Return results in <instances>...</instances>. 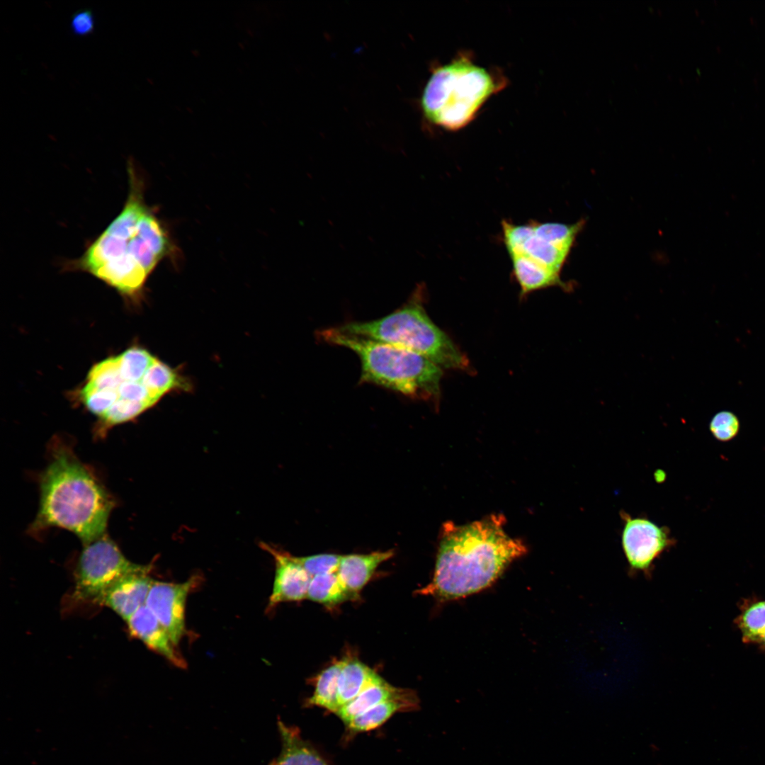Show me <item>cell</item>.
Returning <instances> with one entry per match:
<instances>
[{
	"mask_svg": "<svg viewBox=\"0 0 765 765\" xmlns=\"http://www.w3.org/2000/svg\"><path fill=\"white\" fill-rule=\"evenodd\" d=\"M742 640L757 643L765 633V599L745 601L735 620Z\"/></svg>",
	"mask_w": 765,
	"mask_h": 765,
	"instance_id": "cell-23",
	"label": "cell"
},
{
	"mask_svg": "<svg viewBox=\"0 0 765 765\" xmlns=\"http://www.w3.org/2000/svg\"><path fill=\"white\" fill-rule=\"evenodd\" d=\"M394 555L392 550L341 557L337 574L352 599H356L378 567Z\"/></svg>",
	"mask_w": 765,
	"mask_h": 765,
	"instance_id": "cell-16",
	"label": "cell"
},
{
	"mask_svg": "<svg viewBox=\"0 0 765 765\" xmlns=\"http://www.w3.org/2000/svg\"><path fill=\"white\" fill-rule=\"evenodd\" d=\"M740 429L737 416L732 412L721 411L711 419L709 429L713 437L720 442H728L735 438Z\"/></svg>",
	"mask_w": 765,
	"mask_h": 765,
	"instance_id": "cell-24",
	"label": "cell"
},
{
	"mask_svg": "<svg viewBox=\"0 0 765 765\" xmlns=\"http://www.w3.org/2000/svg\"><path fill=\"white\" fill-rule=\"evenodd\" d=\"M307 599L327 607H334L352 599L336 572L312 577Z\"/></svg>",
	"mask_w": 765,
	"mask_h": 765,
	"instance_id": "cell-22",
	"label": "cell"
},
{
	"mask_svg": "<svg viewBox=\"0 0 765 765\" xmlns=\"http://www.w3.org/2000/svg\"><path fill=\"white\" fill-rule=\"evenodd\" d=\"M40 490L33 532L59 527L76 535L84 545L105 534L113 500L69 448H52L40 476Z\"/></svg>",
	"mask_w": 765,
	"mask_h": 765,
	"instance_id": "cell-3",
	"label": "cell"
},
{
	"mask_svg": "<svg viewBox=\"0 0 765 765\" xmlns=\"http://www.w3.org/2000/svg\"><path fill=\"white\" fill-rule=\"evenodd\" d=\"M504 523L499 515L463 526L446 523L432 579L418 593L450 601L491 586L514 560L526 553L522 541L506 534Z\"/></svg>",
	"mask_w": 765,
	"mask_h": 765,
	"instance_id": "cell-2",
	"label": "cell"
},
{
	"mask_svg": "<svg viewBox=\"0 0 765 765\" xmlns=\"http://www.w3.org/2000/svg\"><path fill=\"white\" fill-rule=\"evenodd\" d=\"M343 667V659L322 670L315 680L314 692L306 704L324 708L335 714L339 709L338 684Z\"/></svg>",
	"mask_w": 765,
	"mask_h": 765,
	"instance_id": "cell-21",
	"label": "cell"
},
{
	"mask_svg": "<svg viewBox=\"0 0 765 765\" xmlns=\"http://www.w3.org/2000/svg\"><path fill=\"white\" fill-rule=\"evenodd\" d=\"M156 358L134 346L91 368L79 397L103 427L134 419L157 403L146 378Z\"/></svg>",
	"mask_w": 765,
	"mask_h": 765,
	"instance_id": "cell-5",
	"label": "cell"
},
{
	"mask_svg": "<svg viewBox=\"0 0 765 765\" xmlns=\"http://www.w3.org/2000/svg\"><path fill=\"white\" fill-rule=\"evenodd\" d=\"M149 570V566L128 560L117 545L104 534L84 545L76 569L74 595L78 600L96 603L120 579Z\"/></svg>",
	"mask_w": 765,
	"mask_h": 765,
	"instance_id": "cell-8",
	"label": "cell"
},
{
	"mask_svg": "<svg viewBox=\"0 0 765 765\" xmlns=\"http://www.w3.org/2000/svg\"><path fill=\"white\" fill-rule=\"evenodd\" d=\"M623 523L621 545L629 572L651 577L655 561L675 544L668 527L659 526L645 516L620 513Z\"/></svg>",
	"mask_w": 765,
	"mask_h": 765,
	"instance_id": "cell-9",
	"label": "cell"
},
{
	"mask_svg": "<svg viewBox=\"0 0 765 765\" xmlns=\"http://www.w3.org/2000/svg\"><path fill=\"white\" fill-rule=\"evenodd\" d=\"M420 285L407 301L391 313L367 322L334 327L341 332L387 343L419 353L441 368L465 370L468 361L448 336L429 317Z\"/></svg>",
	"mask_w": 765,
	"mask_h": 765,
	"instance_id": "cell-6",
	"label": "cell"
},
{
	"mask_svg": "<svg viewBox=\"0 0 765 765\" xmlns=\"http://www.w3.org/2000/svg\"><path fill=\"white\" fill-rule=\"evenodd\" d=\"M129 193L123 208L69 266L90 273L128 297L137 296L171 251L164 227L144 201L132 159L128 163Z\"/></svg>",
	"mask_w": 765,
	"mask_h": 765,
	"instance_id": "cell-1",
	"label": "cell"
},
{
	"mask_svg": "<svg viewBox=\"0 0 765 765\" xmlns=\"http://www.w3.org/2000/svg\"><path fill=\"white\" fill-rule=\"evenodd\" d=\"M261 546L273 555L276 563L274 582L268 608H272L283 602L307 599L312 577L294 560L293 555L265 543Z\"/></svg>",
	"mask_w": 765,
	"mask_h": 765,
	"instance_id": "cell-12",
	"label": "cell"
},
{
	"mask_svg": "<svg viewBox=\"0 0 765 765\" xmlns=\"http://www.w3.org/2000/svg\"><path fill=\"white\" fill-rule=\"evenodd\" d=\"M757 644H759L761 647L765 650V633L761 635Z\"/></svg>",
	"mask_w": 765,
	"mask_h": 765,
	"instance_id": "cell-27",
	"label": "cell"
},
{
	"mask_svg": "<svg viewBox=\"0 0 765 765\" xmlns=\"http://www.w3.org/2000/svg\"><path fill=\"white\" fill-rule=\"evenodd\" d=\"M399 689L380 677L354 699L341 707L335 715L346 725L355 717L393 696Z\"/></svg>",
	"mask_w": 765,
	"mask_h": 765,
	"instance_id": "cell-20",
	"label": "cell"
},
{
	"mask_svg": "<svg viewBox=\"0 0 765 765\" xmlns=\"http://www.w3.org/2000/svg\"><path fill=\"white\" fill-rule=\"evenodd\" d=\"M96 20L90 8L79 9L72 13L70 19L72 33L79 37H86L94 32Z\"/></svg>",
	"mask_w": 765,
	"mask_h": 765,
	"instance_id": "cell-26",
	"label": "cell"
},
{
	"mask_svg": "<svg viewBox=\"0 0 765 765\" xmlns=\"http://www.w3.org/2000/svg\"><path fill=\"white\" fill-rule=\"evenodd\" d=\"M126 623L132 635L176 667H186V663L176 650L169 633L146 605L138 609Z\"/></svg>",
	"mask_w": 765,
	"mask_h": 765,
	"instance_id": "cell-14",
	"label": "cell"
},
{
	"mask_svg": "<svg viewBox=\"0 0 765 765\" xmlns=\"http://www.w3.org/2000/svg\"><path fill=\"white\" fill-rule=\"evenodd\" d=\"M341 555L330 553L318 554L306 557L293 556L312 577L317 574L336 572Z\"/></svg>",
	"mask_w": 765,
	"mask_h": 765,
	"instance_id": "cell-25",
	"label": "cell"
},
{
	"mask_svg": "<svg viewBox=\"0 0 765 765\" xmlns=\"http://www.w3.org/2000/svg\"><path fill=\"white\" fill-rule=\"evenodd\" d=\"M317 336L358 356V384H373L412 400L438 402L443 370L429 358L392 344L341 332L334 327L318 331Z\"/></svg>",
	"mask_w": 765,
	"mask_h": 765,
	"instance_id": "cell-4",
	"label": "cell"
},
{
	"mask_svg": "<svg viewBox=\"0 0 765 765\" xmlns=\"http://www.w3.org/2000/svg\"><path fill=\"white\" fill-rule=\"evenodd\" d=\"M504 85L497 74L460 55L432 72L421 96V108L433 124L457 130L468 125Z\"/></svg>",
	"mask_w": 765,
	"mask_h": 765,
	"instance_id": "cell-7",
	"label": "cell"
},
{
	"mask_svg": "<svg viewBox=\"0 0 765 765\" xmlns=\"http://www.w3.org/2000/svg\"><path fill=\"white\" fill-rule=\"evenodd\" d=\"M380 677L358 659L344 658L338 684L339 709L354 699Z\"/></svg>",
	"mask_w": 765,
	"mask_h": 765,
	"instance_id": "cell-19",
	"label": "cell"
},
{
	"mask_svg": "<svg viewBox=\"0 0 765 765\" xmlns=\"http://www.w3.org/2000/svg\"><path fill=\"white\" fill-rule=\"evenodd\" d=\"M149 572L127 575L110 586L97 604L107 606L127 621L145 605L154 580Z\"/></svg>",
	"mask_w": 765,
	"mask_h": 765,
	"instance_id": "cell-13",
	"label": "cell"
},
{
	"mask_svg": "<svg viewBox=\"0 0 765 765\" xmlns=\"http://www.w3.org/2000/svg\"><path fill=\"white\" fill-rule=\"evenodd\" d=\"M200 577L193 576L181 583L154 580L145 605L154 614L177 645L186 633L185 611L188 594L197 588Z\"/></svg>",
	"mask_w": 765,
	"mask_h": 765,
	"instance_id": "cell-10",
	"label": "cell"
},
{
	"mask_svg": "<svg viewBox=\"0 0 765 765\" xmlns=\"http://www.w3.org/2000/svg\"><path fill=\"white\" fill-rule=\"evenodd\" d=\"M513 273L521 289V295L551 286H564L557 273L521 254L510 255Z\"/></svg>",
	"mask_w": 765,
	"mask_h": 765,
	"instance_id": "cell-18",
	"label": "cell"
},
{
	"mask_svg": "<svg viewBox=\"0 0 765 765\" xmlns=\"http://www.w3.org/2000/svg\"><path fill=\"white\" fill-rule=\"evenodd\" d=\"M419 700L412 690L401 688L387 699L352 719L346 725L348 732L356 735L375 729L399 712L418 709Z\"/></svg>",
	"mask_w": 765,
	"mask_h": 765,
	"instance_id": "cell-15",
	"label": "cell"
},
{
	"mask_svg": "<svg viewBox=\"0 0 765 765\" xmlns=\"http://www.w3.org/2000/svg\"><path fill=\"white\" fill-rule=\"evenodd\" d=\"M278 727L282 749L269 765H329L317 749L302 737L297 727L288 726L280 720Z\"/></svg>",
	"mask_w": 765,
	"mask_h": 765,
	"instance_id": "cell-17",
	"label": "cell"
},
{
	"mask_svg": "<svg viewBox=\"0 0 765 765\" xmlns=\"http://www.w3.org/2000/svg\"><path fill=\"white\" fill-rule=\"evenodd\" d=\"M502 228L504 243L509 256L523 255L561 273L572 248L550 242L537 236L532 222L517 225L504 220Z\"/></svg>",
	"mask_w": 765,
	"mask_h": 765,
	"instance_id": "cell-11",
	"label": "cell"
}]
</instances>
